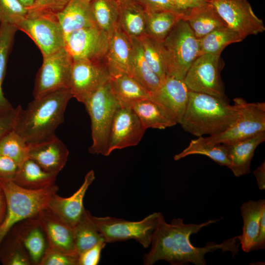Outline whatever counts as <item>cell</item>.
<instances>
[{"label": "cell", "mask_w": 265, "mask_h": 265, "mask_svg": "<svg viewBox=\"0 0 265 265\" xmlns=\"http://www.w3.org/2000/svg\"><path fill=\"white\" fill-rule=\"evenodd\" d=\"M119 27L131 38L146 35V12L134 0L121 3Z\"/></svg>", "instance_id": "f1b7e54d"}, {"label": "cell", "mask_w": 265, "mask_h": 265, "mask_svg": "<svg viewBox=\"0 0 265 265\" xmlns=\"http://www.w3.org/2000/svg\"><path fill=\"white\" fill-rule=\"evenodd\" d=\"M185 20L187 21L194 34L198 39L215 29L226 26L209 2L190 10Z\"/></svg>", "instance_id": "83f0119b"}, {"label": "cell", "mask_w": 265, "mask_h": 265, "mask_svg": "<svg viewBox=\"0 0 265 265\" xmlns=\"http://www.w3.org/2000/svg\"><path fill=\"white\" fill-rule=\"evenodd\" d=\"M57 174L45 171L34 160L28 159L19 166L12 182L27 189L39 190L54 185Z\"/></svg>", "instance_id": "4316f807"}, {"label": "cell", "mask_w": 265, "mask_h": 265, "mask_svg": "<svg viewBox=\"0 0 265 265\" xmlns=\"http://www.w3.org/2000/svg\"><path fill=\"white\" fill-rule=\"evenodd\" d=\"M76 249L80 254L102 241H105L90 212L84 210L73 227Z\"/></svg>", "instance_id": "4dcf8cb0"}, {"label": "cell", "mask_w": 265, "mask_h": 265, "mask_svg": "<svg viewBox=\"0 0 265 265\" xmlns=\"http://www.w3.org/2000/svg\"><path fill=\"white\" fill-rule=\"evenodd\" d=\"M21 108V106H18L7 111L0 112V141L14 129Z\"/></svg>", "instance_id": "ee69618b"}, {"label": "cell", "mask_w": 265, "mask_h": 265, "mask_svg": "<svg viewBox=\"0 0 265 265\" xmlns=\"http://www.w3.org/2000/svg\"><path fill=\"white\" fill-rule=\"evenodd\" d=\"M138 3L146 12H155L170 11L186 15L171 0H134Z\"/></svg>", "instance_id": "7bdbcfd3"}, {"label": "cell", "mask_w": 265, "mask_h": 265, "mask_svg": "<svg viewBox=\"0 0 265 265\" xmlns=\"http://www.w3.org/2000/svg\"><path fill=\"white\" fill-rule=\"evenodd\" d=\"M73 95L70 89L58 90L34 98L26 109L21 108L14 130L28 144L39 142L55 136L58 126Z\"/></svg>", "instance_id": "7a4b0ae2"}, {"label": "cell", "mask_w": 265, "mask_h": 265, "mask_svg": "<svg viewBox=\"0 0 265 265\" xmlns=\"http://www.w3.org/2000/svg\"><path fill=\"white\" fill-rule=\"evenodd\" d=\"M26 34L40 50L43 57L65 46V38L56 16L26 17L16 26Z\"/></svg>", "instance_id": "4fadbf2b"}, {"label": "cell", "mask_w": 265, "mask_h": 265, "mask_svg": "<svg viewBox=\"0 0 265 265\" xmlns=\"http://www.w3.org/2000/svg\"><path fill=\"white\" fill-rule=\"evenodd\" d=\"M265 140V131L244 139L224 144L230 163L229 168L236 177L249 173L255 150Z\"/></svg>", "instance_id": "7402d4cb"}, {"label": "cell", "mask_w": 265, "mask_h": 265, "mask_svg": "<svg viewBox=\"0 0 265 265\" xmlns=\"http://www.w3.org/2000/svg\"><path fill=\"white\" fill-rule=\"evenodd\" d=\"M91 120L92 154L106 155L115 112L120 104L111 88L109 80L95 91L83 104Z\"/></svg>", "instance_id": "8992f818"}, {"label": "cell", "mask_w": 265, "mask_h": 265, "mask_svg": "<svg viewBox=\"0 0 265 265\" xmlns=\"http://www.w3.org/2000/svg\"><path fill=\"white\" fill-rule=\"evenodd\" d=\"M199 40L200 55L221 53L226 46L243 40L236 32L227 26L215 29Z\"/></svg>", "instance_id": "8d00e7d4"}, {"label": "cell", "mask_w": 265, "mask_h": 265, "mask_svg": "<svg viewBox=\"0 0 265 265\" xmlns=\"http://www.w3.org/2000/svg\"><path fill=\"white\" fill-rule=\"evenodd\" d=\"M38 217L46 236L48 247L66 253H77L73 227L46 208L38 213Z\"/></svg>", "instance_id": "d6986e66"}, {"label": "cell", "mask_w": 265, "mask_h": 265, "mask_svg": "<svg viewBox=\"0 0 265 265\" xmlns=\"http://www.w3.org/2000/svg\"><path fill=\"white\" fill-rule=\"evenodd\" d=\"M116 0L118 1L121 4V3H123L125 2L131 0Z\"/></svg>", "instance_id": "f5cc1de1"}, {"label": "cell", "mask_w": 265, "mask_h": 265, "mask_svg": "<svg viewBox=\"0 0 265 265\" xmlns=\"http://www.w3.org/2000/svg\"><path fill=\"white\" fill-rule=\"evenodd\" d=\"M109 44L108 34L97 26L79 29L65 39V48L73 60H105Z\"/></svg>", "instance_id": "5bb4252c"}, {"label": "cell", "mask_w": 265, "mask_h": 265, "mask_svg": "<svg viewBox=\"0 0 265 265\" xmlns=\"http://www.w3.org/2000/svg\"><path fill=\"white\" fill-rule=\"evenodd\" d=\"M138 39L147 63L162 80L166 77V68L160 43L146 35Z\"/></svg>", "instance_id": "74e56055"}, {"label": "cell", "mask_w": 265, "mask_h": 265, "mask_svg": "<svg viewBox=\"0 0 265 265\" xmlns=\"http://www.w3.org/2000/svg\"><path fill=\"white\" fill-rule=\"evenodd\" d=\"M220 54L199 56L189 68L183 81L189 90L211 95L227 102L220 77Z\"/></svg>", "instance_id": "9c48e42d"}, {"label": "cell", "mask_w": 265, "mask_h": 265, "mask_svg": "<svg viewBox=\"0 0 265 265\" xmlns=\"http://www.w3.org/2000/svg\"><path fill=\"white\" fill-rule=\"evenodd\" d=\"M130 38L132 46L131 76L151 93L159 87L161 80L147 63L139 39Z\"/></svg>", "instance_id": "f546056e"}, {"label": "cell", "mask_w": 265, "mask_h": 265, "mask_svg": "<svg viewBox=\"0 0 265 265\" xmlns=\"http://www.w3.org/2000/svg\"><path fill=\"white\" fill-rule=\"evenodd\" d=\"M209 2L226 26L243 40L265 30L263 21L255 15L247 0H211Z\"/></svg>", "instance_id": "8fae6325"}, {"label": "cell", "mask_w": 265, "mask_h": 265, "mask_svg": "<svg viewBox=\"0 0 265 265\" xmlns=\"http://www.w3.org/2000/svg\"><path fill=\"white\" fill-rule=\"evenodd\" d=\"M38 214L20 221L11 228L27 252L32 265H39L48 245Z\"/></svg>", "instance_id": "ffe728a7"}, {"label": "cell", "mask_w": 265, "mask_h": 265, "mask_svg": "<svg viewBox=\"0 0 265 265\" xmlns=\"http://www.w3.org/2000/svg\"><path fill=\"white\" fill-rule=\"evenodd\" d=\"M240 212L243 225L242 233L238 237L242 250L248 253L256 248L261 217L265 212V200H248L242 204Z\"/></svg>", "instance_id": "603a6c76"}, {"label": "cell", "mask_w": 265, "mask_h": 265, "mask_svg": "<svg viewBox=\"0 0 265 265\" xmlns=\"http://www.w3.org/2000/svg\"><path fill=\"white\" fill-rule=\"evenodd\" d=\"M194 154L205 155L220 165L230 167V163L225 145L224 144L209 143L203 136L191 140L186 148L174 156V159L178 160Z\"/></svg>", "instance_id": "d6a6232c"}, {"label": "cell", "mask_w": 265, "mask_h": 265, "mask_svg": "<svg viewBox=\"0 0 265 265\" xmlns=\"http://www.w3.org/2000/svg\"><path fill=\"white\" fill-rule=\"evenodd\" d=\"M73 60L65 47L43 57L35 78L34 98L70 87Z\"/></svg>", "instance_id": "30bf717a"}, {"label": "cell", "mask_w": 265, "mask_h": 265, "mask_svg": "<svg viewBox=\"0 0 265 265\" xmlns=\"http://www.w3.org/2000/svg\"><path fill=\"white\" fill-rule=\"evenodd\" d=\"M185 17V15L170 11L146 12V35L161 43L175 24Z\"/></svg>", "instance_id": "1f68e13d"}, {"label": "cell", "mask_w": 265, "mask_h": 265, "mask_svg": "<svg viewBox=\"0 0 265 265\" xmlns=\"http://www.w3.org/2000/svg\"><path fill=\"white\" fill-rule=\"evenodd\" d=\"M160 45L166 76L183 80L193 62L200 55L199 40L187 21H179Z\"/></svg>", "instance_id": "5b68a950"}, {"label": "cell", "mask_w": 265, "mask_h": 265, "mask_svg": "<svg viewBox=\"0 0 265 265\" xmlns=\"http://www.w3.org/2000/svg\"><path fill=\"white\" fill-rule=\"evenodd\" d=\"M239 116L236 122L222 133L205 137L212 143L226 144L244 139L265 131V102L247 103L241 98H236Z\"/></svg>", "instance_id": "ba28073f"}, {"label": "cell", "mask_w": 265, "mask_h": 265, "mask_svg": "<svg viewBox=\"0 0 265 265\" xmlns=\"http://www.w3.org/2000/svg\"><path fill=\"white\" fill-rule=\"evenodd\" d=\"M18 0L26 8H28L30 6H31L33 3V2L34 1V0Z\"/></svg>", "instance_id": "816d5d0a"}, {"label": "cell", "mask_w": 265, "mask_h": 265, "mask_svg": "<svg viewBox=\"0 0 265 265\" xmlns=\"http://www.w3.org/2000/svg\"><path fill=\"white\" fill-rule=\"evenodd\" d=\"M83 0V1H84L85 2H88V3H89V2L90 1V0Z\"/></svg>", "instance_id": "db71d44e"}, {"label": "cell", "mask_w": 265, "mask_h": 265, "mask_svg": "<svg viewBox=\"0 0 265 265\" xmlns=\"http://www.w3.org/2000/svg\"><path fill=\"white\" fill-rule=\"evenodd\" d=\"M0 155L9 158L20 166L29 159L28 144L13 130L0 141Z\"/></svg>", "instance_id": "f35d334b"}, {"label": "cell", "mask_w": 265, "mask_h": 265, "mask_svg": "<svg viewBox=\"0 0 265 265\" xmlns=\"http://www.w3.org/2000/svg\"><path fill=\"white\" fill-rule=\"evenodd\" d=\"M95 178L94 171L90 170L85 175L81 186L72 195L62 197L57 193L54 194L50 199L46 209L73 227L85 210L83 205V199Z\"/></svg>", "instance_id": "2e32d148"}, {"label": "cell", "mask_w": 265, "mask_h": 265, "mask_svg": "<svg viewBox=\"0 0 265 265\" xmlns=\"http://www.w3.org/2000/svg\"><path fill=\"white\" fill-rule=\"evenodd\" d=\"M64 38L79 29L96 26L90 4L82 0H70L65 8L56 15Z\"/></svg>", "instance_id": "cb8c5ba5"}, {"label": "cell", "mask_w": 265, "mask_h": 265, "mask_svg": "<svg viewBox=\"0 0 265 265\" xmlns=\"http://www.w3.org/2000/svg\"><path fill=\"white\" fill-rule=\"evenodd\" d=\"M265 247V212L261 219L260 229L255 250L263 249Z\"/></svg>", "instance_id": "c3c4849f"}, {"label": "cell", "mask_w": 265, "mask_h": 265, "mask_svg": "<svg viewBox=\"0 0 265 265\" xmlns=\"http://www.w3.org/2000/svg\"><path fill=\"white\" fill-rule=\"evenodd\" d=\"M109 44L105 61L110 76H131L132 46L131 38L118 26L108 35Z\"/></svg>", "instance_id": "44dd1931"}, {"label": "cell", "mask_w": 265, "mask_h": 265, "mask_svg": "<svg viewBox=\"0 0 265 265\" xmlns=\"http://www.w3.org/2000/svg\"><path fill=\"white\" fill-rule=\"evenodd\" d=\"M186 15L189 11L195 8L208 3L211 0H171Z\"/></svg>", "instance_id": "7dc6e473"}, {"label": "cell", "mask_w": 265, "mask_h": 265, "mask_svg": "<svg viewBox=\"0 0 265 265\" xmlns=\"http://www.w3.org/2000/svg\"><path fill=\"white\" fill-rule=\"evenodd\" d=\"M111 90L120 105L130 106L139 100L150 99L151 93L131 76L120 74L110 76Z\"/></svg>", "instance_id": "484cf974"}, {"label": "cell", "mask_w": 265, "mask_h": 265, "mask_svg": "<svg viewBox=\"0 0 265 265\" xmlns=\"http://www.w3.org/2000/svg\"><path fill=\"white\" fill-rule=\"evenodd\" d=\"M130 107L146 130L148 128L165 129L178 124L176 118L169 110L151 99L134 102Z\"/></svg>", "instance_id": "d4e9b609"}, {"label": "cell", "mask_w": 265, "mask_h": 265, "mask_svg": "<svg viewBox=\"0 0 265 265\" xmlns=\"http://www.w3.org/2000/svg\"><path fill=\"white\" fill-rule=\"evenodd\" d=\"M27 8L18 0H0V22L16 27L26 17Z\"/></svg>", "instance_id": "ab89813d"}, {"label": "cell", "mask_w": 265, "mask_h": 265, "mask_svg": "<svg viewBox=\"0 0 265 265\" xmlns=\"http://www.w3.org/2000/svg\"><path fill=\"white\" fill-rule=\"evenodd\" d=\"M17 28L5 22H0V112L7 111L13 107L4 97L2 85L5 75L7 63L14 43Z\"/></svg>", "instance_id": "e575fe53"}, {"label": "cell", "mask_w": 265, "mask_h": 265, "mask_svg": "<svg viewBox=\"0 0 265 265\" xmlns=\"http://www.w3.org/2000/svg\"><path fill=\"white\" fill-rule=\"evenodd\" d=\"M70 0H34L27 9L26 17L56 16L62 11Z\"/></svg>", "instance_id": "60d3db41"}, {"label": "cell", "mask_w": 265, "mask_h": 265, "mask_svg": "<svg viewBox=\"0 0 265 265\" xmlns=\"http://www.w3.org/2000/svg\"><path fill=\"white\" fill-rule=\"evenodd\" d=\"M219 220L209 219L200 224H185L182 218H177L168 223L161 213L154 233L151 249L143 256L144 264L153 265L159 261L164 260L172 265L189 263L206 265L205 255L218 249L230 251L235 256L240 244L238 236L220 244L209 242L202 247L194 246L190 242L191 235Z\"/></svg>", "instance_id": "6da1fadb"}, {"label": "cell", "mask_w": 265, "mask_h": 265, "mask_svg": "<svg viewBox=\"0 0 265 265\" xmlns=\"http://www.w3.org/2000/svg\"><path fill=\"white\" fill-rule=\"evenodd\" d=\"M19 166L9 158L0 155V179L13 181Z\"/></svg>", "instance_id": "bcb514c9"}, {"label": "cell", "mask_w": 265, "mask_h": 265, "mask_svg": "<svg viewBox=\"0 0 265 265\" xmlns=\"http://www.w3.org/2000/svg\"><path fill=\"white\" fill-rule=\"evenodd\" d=\"M89 4L96 26L109 35L118 26L121 4L116 0H90Z\"/></svg>", "instance_id": "836d02e7"}, {"label": "cell", "mask_w": 265, "mask_h": 265, "mask_svg": "<svg viewBox=\"0 0 265 265\" xmlns=\"http://www.w3.org/2000/svg\"><path fill=\"white\" fill-rule=\"evenodd\" d=\"M0 263L3 265H32L27 252L11 229L0 243Z\"/></svg>", "instance_id": "d590c367"}, {"label": "cell", "mask_w": 265, "mask_h": 265, "mask_svg": "<svg viewBox=\"0 0 265 265\" xmlns=\"http://www.w3.org/2000/svg\"><path fill=\"white\" fill-rule=\"evenodd\" d=\"M28 145L29 159L45 171L58 173L67 162L69 150L56 135Z\"/></svg>", "instance_id": "ac0fdd59"}, {"label": "cell", "mask_w": 265, "mask_h": 265, "mask_svg": "<svg viewBox=\"0 0 265 265\" xmlns=\"http://www.w3.org/2000/svg\"><path fill=\"white\" fill-rule=\"evenodd\" d=\"M79 256L48 247L39 265H78Z\"/></svg>", "instance_id": "b9f144b4"}, {"label": "cell", "mask_w": 265, "mask_h": 265, "mask_svg": "<svg viewBox=\"0 0 265 265\" xmlns=\"http://www.w3.org/2000/svg\"><path fill=\"white\" fill-rule=\"evenodd\" d=\"M0 188L5 196L6 211L0 226V243L7 232L20 221L38 214L46 209L59 188L55 184L39 190L23 188L13 182L0 179Z\"/></svg>", "instance_id": "277c9868"}, {"label": "cell", "mask_w": 265, "mask_h": 265, "mask_svg": "<svg viewBox=\"0 0 265 265\" xmlns=\"http://www.w3.org/2000/svg\"><path fill=\"white\" fill-rule=\"evenodd\" d=\"M160 214L159 212H155L138 221L108 216H93V218L106 243L134 239L147 248L151 245Z\"/></svg>", "instance_id": "52a82bcc"}, {"label": "cell", "mask_w": 265, "mask_h": 265, "mask_svg": "<svg viewBox=\"0 0 265 265\" xmlns=\"http://www.w3.org/2000/svg\"><path fill=\"white\" fill-rule=\"evenodd\" d=\"M253 174L256 178L259 188L265 189V162L264 161L257 169L253 171Z\"/></svg>", "instance_id": "681fc988"}, {"label": "cell", "mask_w": 265, "mask_h": 265, "mask_svg": "<svg viewBox=\"0 0 265 265\" xmlns=\"http://www.w3.org/2000/svg\"><path fill=\"white\" fill-rule=\"evenodd\" d=\"M102 241L79 256L78 265H97L100 261L102 249L106 245Z\"/></svg>", "instance_id": "f6af8a7d"}, {"label": "cell", "mask_w": 265, "mask_h": 265, "mask_svg": "<svg viewBox=\"0 0 265 265\" xmlns=\"http://www.w3.org/2000/svg\"><path fill=\"white\" fill-rule=\"evenodd\" d=\"M146 130L130 106L120 105L112 123L105 156L115 150L137 145Z\"/></svg>", "instance_id": "9a60e30c"}, {"label": "cell", "mask_w": 265, "mask_h": 265, "mask_svg": "<svg viewBox=\"0 0 265 265\" xmlns=\"http://www.w3.org/2000/svg\"><path fill=\"white\" fill-rule=\"evenodd\" d=\"M110 77L105 60H73L69 87L73 98L83 104Z\"/></svg>", "instance_id": "7c38bea8"}, {"label": "cell", "mask_w": 265, "mask_h": 265, "mask_svg": "<svg viewBox=\"0 0 265 265\" xmlns=\"http://www.w3.org/2000/svg\"><path fill=\"white\" fill-rule=\"evenodd\" d=\"M6 211V203L3 191L0 188V226L1 225Z\"/></svg>", "instance_id": "f907efd6"}, {"label": "cell", "mask_w": 265, "mask_h": 265, "mask_svg": "<svg viewBox=\"0 0 265 265\" xmlns=\"http://www.w3.org/2000/svg\"><path fill=\"white\" fill-rule=\"evenodd\" d=\"M239 111L235 104L207 94L189 91L186 107L180 124L183 130L199 137L220 134L238 119Z\"/></svg>", "instance_id": "3957f363"}, {"label": "cell", "mask_w": 265, "mask_h": 265, "mask_svg": "<svg viewBox=\"0 0 265 265\" xmlns=\"http://www.w3.org/2000/svg\"><path fill=\"white\" fill-rule=\"evenodd\" d=\"M189 90L183 80L166 76L159 87L151 93L150 99L169 110L180 124L188 99Z\"/></svg>", "instance_id": "e0dca14e"}]
</instances>
